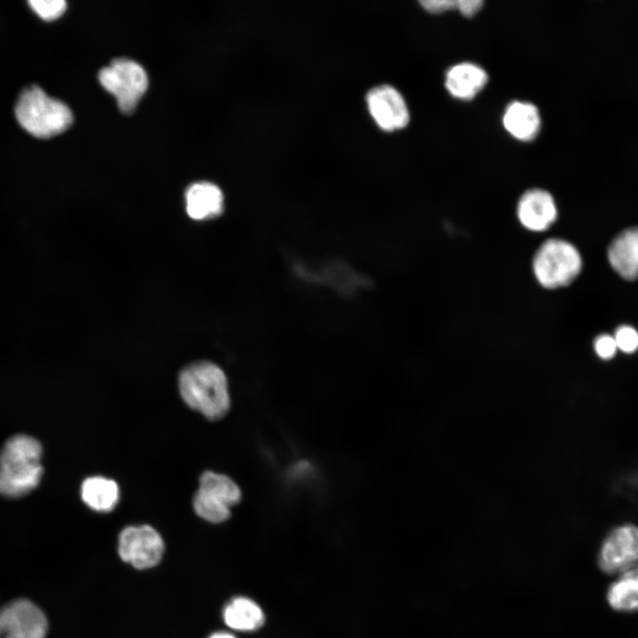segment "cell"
Listing matches in <instances>:
<instances>
[{"instance_id":"6da1fadb","label":"cell","mask_w":638,"mask_h":638,"mask_svg":"<svg viewBox=\"0 0 638 638\" xmlns=\"http://www.w3.org/2000/svg\"><path fill=\"white\" fill-rule=\"evenodd\" d=\"M184 403L210 421L223 418L231 407L229 381L223 370L209 361L188 364L179 373Z\"/></svg>"},{"instance_id":"7a4b0ae2","label":"cell","mask_w":638,"mask_h":638,"mask_svg":"<svg viewBox=\"0 0 638 638\" xmlns=\"http://www.w3.org/2000/svg\"><path fill=\"white\" fill-rule=\"evenodd\" d=\"M42 454V445L33 437L9 439L0 451V494L16 498L34 490L43 476Z\"/></svg>"},{"instance_id":"3957f363","label":"cell","mask_w":638,"mask_h":638,"mask_svg":"<svg viewBox=\"0 0 638 638\" xmlns=\"http://www.w3.org/2000/svg\"><path fill=\"white\" fill-rule=\"evenodd\" d=\"M583 260L579 249L561 237L545 239L532 258V272L545 290H557L572 284L580 275Z\"/></svg>"},{"instance_id":"277c9868","label":"cell","mask_w":638,"mask_h":638,"mask_svg":"<svg viewBox=\"0 0 638 638\" xmlns=\"http://www.w3.org/2000/svg\"><path fill=\"white\" fill-rule=\"evenodd\" d=\"M18 121L38 138H50L66 131L73 122L69 107L33 85L20 94L15 107Z\"/></svg>"},{"instance_id":"5b68a950","label":"cell","mask_w":638,"mask_h":638,"mask_svg":"<svg viewBox=\"0 0 638 638\" xmlns=\"http://www.w3.org/2000/svg\"><path fill=\"white\" fill-rule=\"evenodd\" d=\"M242 496L240 486L230 476L206 471L199 478L192 506L204 520L220 524L231 517L232 509L241 502Z\"/></svg>"},{"instance_id":"8992f818","label":"cell","mask_w":638,"mask_h":638,"mask_svg":"<svg viewBox=\"0 0 638 638\" xmlns=\"http://www.w3.org/2000/svg\"><path fill=\"white\" fill-rule=\"evenodd\" d=\"M101 85L116 98L120 110L129 114L134 112L148 87L145 70L138 63L128 58H116L98 74Z\"/></svg>"},{"instance_id":"52a82bcc","label":"cell","mask_w":638,"mask_h":638,"mask_svg":"<svg viewBox=\"0 0 638 638\" xmlns=\"http://www.w3.org/2000/svg\"><path fill=\"white\" fill-rule=\"evenodd\" d=\"M164 548L161 535L149 525L127 526L118 538L120 557L139 570L157 565L162 558Z\"/></svg>"},{"instance_id":"ba28073f","label":"cell","mask_w":638,"mask_h":638,"mask_svg":"<svg viewBox=\"0 0 638 638\" xmlns=\"http://www.w3.org/2000/svg\"><path fill=\"white\" fill-rule=\"evenodd\" d=\"M597 562L608 575H619L638 566V526L625 524L612 529L603 541Z\"/></svg>"},{"instance_id":"9c48e42d","label":"cell","mask_w":638,"mask_h":638,"mask_svg":"<svg viewBox=\"0 0 638 638\" xmlns=\"http://www.w3.org/2000/svg\"><path fill=\"white\" fill-rule=\"evenodd\" d=\"M366 103L371 117L385 131L403 128L409 121V112L403 97L391 85L383 84L370 89Z\"/></svg>"},{"instance_id":"30bf717a","label":"cell","mask_w":638,"mask_h":638,"mask_svg":"<svg viewBox=\"0 0 638 638\" xmlns=\"http://www.w3.org/2000/svg\"><path fill=\"white\" fill-rule=\"evenodd\" d=\"M48 621L43 611L27 599H16L0 609V638L12 635L46 636Z\"/></svg>"},{"instance_id":"8fae6325","label":"cell","mask_w":638,"mask_h":638,"mask_svg":"<svg viewBox=\"0 0 638 638\" xmlns=\"http://www.w3.org/2000/svg\"><path fill=\"white\" fill-rule=\"evenodd\" d=\"M516 214L522 228L533 233H542L555 224L558 209L554 197L548 191L533 188L521 195Z\"/></svg>"},{"instance_id":"7c38bea8","label":"cell","mask_w":638,"mask_h":638,"mask_svg":"<svg viewBox=\"0 0 638 638\" xmlns=\"http://www.w3.org/2000/svg\"><path fill=\"white\" fill-rule=\"evenodd\" d=\"M607 258L611 268L624 280L638 279V226L620 231L610 243Z\"/></svg>"},{"instance_id":"4fadbf2b","label":"cell","mask_w":638,"mask_h":638,"mask_svg":"<svg viewBox=\"0 0 638 638\" xmlns=\"http://www.w3.org/2000/svg\"><path fill=\"white\" fill-rule=\"evenodd\" d=\"M186 211L194 220L219 216L224 207L222 190L214 183L198 182L191 184L185 192Z\"/></svg>"},{"instance_id":"5bb4252c","label":"cell","mask_w":638,"mask_h":638,"mask_svg":"<svg viewBox=\"0 0 638 638\" xmlns=\"http://www.w3.org/2000/svg\"><path fill=\"white\" fill-rule=\"evenodd\" d=\"M488 76L480 66L472 63H460L450 67L446 74L445 86L455 97L473 98L486 84Z\"/></svg>"},{"instance_id":"9a60e30c","label":"cell","mask_w":638,"mask_h":638,"mask_svg":"<svg viewBox=\"0 0 638 638\" xmlns=\"http://www.w3.org/2000/svg\"><path fill=\"white\" fill-rule=\"evenodd\" d=\"M502 122L505 129L521 141L533 139L541 127V118L536 106L520 101H514L507 106Z\"/></svg>"},{"instance_id":"2e32d148","label":"cell","mask_w":638,"mask_h":638,"mask_svg":"<svg viewBox=\"0 0 638 638\" xmlns=\"http://www.w3.org/2000/svg\"><path fill=\"white\" fill-rule=\"evenodd\" d=\"M222 618L226 626L240 632L256 631L265 621L262 609L256 602L245 596L231 599L223 608Z\"/></svg>"},{"instance_id":"e0dca14e","label":"cell","mask_w":638,"mask_h":638,"mask_svg":"<svg viewBox=\"0 0 638 638\" xmlns=\"http://www.w3.org/2000/svg\"><path fill=\"white\" fill-rule=\"evenodd\" d=\"M81 497L83 502L97 512L113 510L120 500L118 484L103 476H92L83 480L81 486Z\"/></svg>"},{"instance_id":"ac0fdd59","label":"cell","mask_w":638,"mask_h":638,"mask_svg":"<svg viewBox=\"0 0 638 638\" xmlns=\"http://www.w3.org/2000/svg\"><path fill=\"white\" fill-rule=\"evenodd\" d=\"M606 598L611 608L617 611H638V566L617 575L608 587Z\"/></svg>"},{"instance_id":"d6986e66","label":"cell","mask_w":638,"mask_h":638,"mask_svg":"<svg viewBox=\"0 0 638 638\" xmlns=\"http://www.w3.org/2000/svg\"><path fill=\"white\" fill-rule=\"evenodd\" d=\"M29 4L35 12L45 20L58 19L66 8V3L63 0H32Z\"/></svg>"},{"instance_id":"ffe728a7","label":"cell","mask_w":638,"mask_h":638,"mask_svg":"<svg viewBox=\"0 0 638 638\" xmlns=\"http://www.w3.org/2000/svg\"><path fill=\"white\" fill-rule=\"evenodd\" d=\"M618 350L626 354H633L638 350V331L631 325L619 326L614 334Z\"/></svg>"},{"instance_id":"44dd1931","label":"cell","mask_w":638,"mask_h":638,"mask_svg":"<svg viewBox=\"0 0 638 638\" xmlns=\"http://www.w3.org/2000/svg\"><path fill=\"white\" fill-rule=\"evenodd\" d=\"M594 350L602 360H611L618 351L613 335L601 334L594 340Z\"/></svg>"},{"instance_id":"7402d4cb","label":"cell","mask_w":638,"mask_h":638,"mask_svg":"<svg viewBox=\"0 0 638 638\" xmlns=\"http://www.w3.org/2000/svg\"><path fill=\"white\" fill-rule=\"evenodd\" d=\"M420 4L431 13H441L456 8V1L454 0H424Z\"/></svg>"},{"instance_id":"603a6c76","label":"cell","mask_w":638,"mask_h":638,"mask_svg":"<svg viewBox=\"0 0 638 638\" xmlns=\"http://www.w3.org/2000/svg\"><path fill=\"white\" fill-rule=\"evenodd\" d=\"M483 1L480 0L456 1V9L466 17H471L476 14L481 9Z\"/></svg>"},{"instance_id":"cb8c5ba5","label":"cell","mask_w":638,"mask_h":638,"mask_svg":"<svg viewBox=\"0 0 638 638\" xmlns=\"http://www.w3.org/2000/svg\"><path fill=\"white\" fill-rule=\"evenodd\" d=\"M208 638H237L233 634L224 631L215 632Z\"/></svg>"},{"instance_id":"d4e9b609","label":"cell","mask_w":638,"mask_h":638,"mask_svg":"<svg viewBox=\"0 0 638 638\" xmlns=\"http://www.w3.org/2000/svg\"><path fill=\"white\" fill-rule=\"evenodd\" d=\"M4 638H45L44 636H36V635H13V636H7Z\"/></svg>"}]
</instances>
